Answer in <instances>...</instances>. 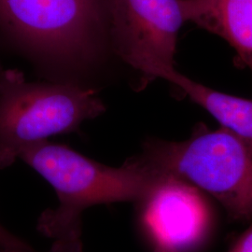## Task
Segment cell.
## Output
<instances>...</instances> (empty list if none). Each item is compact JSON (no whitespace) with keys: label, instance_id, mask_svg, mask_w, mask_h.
Returning a JSON list of instances; mask_svg holds the SVG:
<instances>
[{"label":"cell","instance_id":"obj_10","mask_svg":"<svg viewBox=\"0 0 252 252\" xmlns=\"http://www.w3.org/2000/svg\"><path fill=\"white\" fill-rule=\"evenodd\" d=\"M0 248L1 250H21L27 252H36L33 248L17 237L9 233L7 229L0 224Z\"/></svg>","mask_w":252,"mask_h":252},{"label":"cell","instance_id":"obj_5","mask_svg":"<svg viewBox=\"0 0 252 252\" xmlns=\"http://www.w3.org/2000/svg\"><path fill=\"white\" fill-rule=\"evenodd\" d=\"M183 23L180 0H109V39L142 86L175 68Z\"/></svg>","mask_w":252,"mask_h":252},{"label":"cell","instance_id":"obj_6","mask_svg":"<svg viewBox=\"0 0 252 252\" xmlns=\"http://www.w3.org/2000/svg\"><path fill=\"white\" fill-rule=\"evenodd\" d=\"M137 204L139 224L154 249L187 252L207 234V201L202 191L183 180L162 176Z\"/></svg>","mask_w":252,"mask_h":252},{"label":"cell","instance_id":"obj_8","mask_svg":"<svg viewBox=\"0 0 252 252\" xmlns=\"http://www.w3.org/2000/svg\"><path fill=\"white\" fill-rule=\"evenodd\" d=\"M160 79L171 82L220 124V126L252 142V99L213 90L190 80L175 68L162 73Z\"/></svg>","mask_w":252,"mask_h":252},{"label":"cell","instance_id":"obj_3","mask_svg":"<svg viewBox=\"0 0 252 252\" xmlns=\"http://www.w3.org/2000/svg\"><path fill=\"white\" fill-rule=\"evenodd\" d=\"M139 157L156 175L208 193L234 220H252V142L221 126L200 124L184 141L148 140Z\"/></svg>","mask_w":252,"mask_h":252},{"label":"cell","instance_id":"obj_7","mask_svg":"<svg viewBox=\"0 0 252 252\" xmlns=\"http://www.w3.org/2000/svg\"><path fill=\"white\" fill-rule=\"evenodd\" d=\"M185 22L220 36L252 73V0H180Z\"/></svg>","mask_w":252,"mask_h":252},{"label":"cell","instance_id":"obj_2","mask_svg":"<svg viewBox=\"0 0 252 252\" xmlns=\"http://www.w3.org/2000/svg\"><path fill=\"white\" fill-rule=\"evenodd\" d=\"M0 38L36 61L87 67L109 38V0H0Z\"/></svg>","mask_w":252,"mask_h":252},{"label":"cell","instance_id":"obj_12","mask_svg":"<svg viewBox=\"0 0 252 252\" xmlns=\"http://www.w3.org/2000/svg\"><path fill=\"white\" fill-rule=\"evenodd\" d=\"M0 252H27L21 250H1Z\"/></svg>","mask_w":252,"mask_h":252},{"label":"cell","instance_id":"obj_1","mask_svg":"<svg viewBox=\"0 0 252 252\" xmlns=\"http://www.w3.org/2000/svg\"><path fill=\"white\" fill-rule=\"evenodd\" d=\"M19 158L53 186L59 199L57 209H47L38 219V231L51 238L81 225L82 211L92 206L139 202L161 178L139 156L111 167L48 140L27 146Z\"/></svg>","mask_w":252,"mask_h":252},{"label":"cell","instance_id":"obj_9","mask_svg":"<svg viewBox=\"0 0 252 252\" xmlns=\"http://www.w3.org/2000/svg\"><path fill=\"white\" fill-rule=\"evenodd\" d=\"M53 246L48 252H83L81 225L74 226L55 234Z\"/></svg>","mask_w":252,"mask_h":252},{"label":"cell","instance_id":"obj_4","mask_svg":"<svg viewBox=\"0 0 252 252\" xmlns=\"http://www.w3.org/2000/svg\"><path fill=\"white\" fill-rule=\"evenodd\" d=\"M105 110L95 91L30 82L18 69L0 65V169L13 164L27 146L77 131Z\"/></svg>","mask_w":252,"mask_h":252},{"label":"cell","instance_id":"obj_13","mask_svg":"<svg viewBox=\"0 0 252 252\" xmlns=\"http://www.w3.org/2000/svg\"><path fill=\"white\" fill-rule=\"evenodd\" d=\"M153 252H175L171 251H166V250H162V249H154Z\"/></svg>","mask_w":252,"mask_h":252},{"label":"cell","instance_id":"obj_11","mask_svg":"<svg viewBox=\"0 0 252 252\" xmlns=\"http://www.w3.org/2000/svg\"><path fill=\"white\" fill-rule=\"evenodd\" d=\"M230 252H252V226L239 237Z\"/></svg>","mask_w":252,"mask_h":252}]
</instances>
